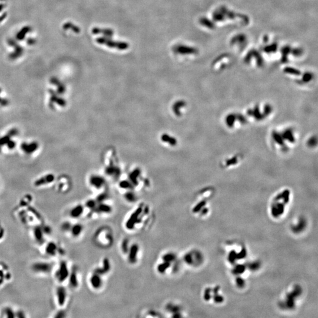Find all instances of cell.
I'll list each match as a JSON object with an SVG mask.
<instances>
[{
    "instance_id": "8992f818",
    "label": "cell",
    "mask_w": 318,
    "mask_h": 318,
    "mask_svg": "<svg viewBox=\"0 0 318 318\" xmlns=\"http://www.w3.org/2000/svg\"><path fill=\"white\" fill-rule=\"evenodd\" d=\"M54 269V263L47 261H37L32 263L30 265L31 272L39 276L50 275L53 273Z\"/></svg>"
},
{
    "instance_id": "6da1fadb",
    "label": "cell",
    "mask_w": 318,
    "mask_h": 318,
    "mask_svg": "<svg viewBox=\"0 0 318 318\" xmlns=\"http://www.w3.org/2000/svg\"><path fill=\"white\" fill-rule=\"evenodd\" d=\"M13 213L14 217L24 226L32 227L44 223L42 215L33 205L29 206L16 205L13 209Z\"/></svg>"
},
{
    "instance_id": "603a6c76",
    "label": "cell",
    "mask_w": 318,
    "mask_h": 318,
    "mask_svg": "<svg viewBox=\"0 0 318 318\" xmlns=\"http://www.w3.org/2000/svg\"><path fill=\"white\" fill-rule=\"evenodd\" d=\"M11 104V100L4 90L0 87V109H5Z\"/></svg>"
},
{
    "instance_id": "5b68a950",
    "label": "cell",
    "mask_w": 318,
    "mask_h": 318,
    "mask_svg": "<svg viewBox=\"0 0 318 318\" xmlns=\"http://www.w3.org/2000/svg\"><path fill=\"white\" fill-rule=\"evenodd\" d=\"M71 269L67 261L61 260L56 266L53 272L54 280L58 284H63L67 282Z\"/></svg>"
},
{
    "instance_id": "b9f144b4",
    "label": "cell",
    "mask_w": 318,
    "mask_h": 318,
    "mask_svg": "<svg viewBox=\"0 0 318 318\" xmlns=\"http://www.w3.org/2000/svg\"><path fill=\"white\" fill-rule=\"evenodd\" d=\"M27 315L25 312L21 309L16 310V318H26Z\"/></svg>"
},
{
    "instance_id": "8fae6325",
    "label": "cell",
    "mask_w": 318,
    "mask_h": 318,
    "mask_svg": "<svg viewBox=\"0 0 318 318\" xmlns=\"http://www.w3.org/2000/svg\"><path fill=\"white\" fill-rule=\"evenodd\" d=\"M54 299L57 306L58 309H64L66 306L69 293L67 288L63 284H58L54 292Z\"/></svg>"
},
{
    "instance_id": "ac0fdd59",
    "label": "cell",
    "mask_w": 318,
    "mask_h": 318,
    "mask_svg": "<svg viewBox=\"0 0 318 318\" xmlns=\"http://www.w3.org/2000/svg\"><path fill=\"white\" fill-rule=\"evenodd\" d=\"M110 269H111V263L108 258H106L103 259L101 266L95 268L94 272H95L96 273L101 276H103L107 273L108 272H109Z\"/></svg>"
},
{
    "instance_id": "7bdbcfd3",
    "label": "cell",
    "mask_w": 318,
    "mask_h": 318,
    "mask_svg": "<svg viewBox=\"0 0 318 318\" xmlns=\"http://www.w3.org/2000/svg\"><path fill=\"white\" fill-rule=\"evenodd\" d=\"M206 204V202L205 201L203 202H200L199 204H197L196 206H195L193 210V212L194 213H197L199 212L200 210H201L202 208L203 207V206Z\"/></svg>"
},
{
    "instance_id": "9a60e30c",
    "label": "cell",
    "mask_w": 318,
    "mask_h": 318,
    "mask_svg": "<svg viewBox=\"0 0 318 318\" xmlns=\"http://www.w3.org/2000/svg\"><path fill=\"white\" fill-rule=\"evenodd\" d=\"M80 271L77 267L74 266L71 268L70 273L68 278V284L72 289H77L80 286Z\"/></svg>"
},
{
    "instance_id": "60d3db41",
    "label": "cell",
    "mask_w": 318,
    "mask_h": 318,
    "mask_svg": "<svg viewBox=\"0 0 318 318\" xmlns=\"http://www.w3.org/2000/svg\"><path fill=\"white\" fill-rule=\"evenodd\" d=\"M5 236H6V232H5V227H4V226L2 224L0 220V243L2 242L4 240Z\"/></svg>"
},
{
    "instance_id": "f6af8a7d",
    "label": "cell",
    "mask_w": 318,
    "mask_h": 318,
    "mask_svg": "<svg viewBox=\"0 0 318 318\" xmlns=\"http://www.w3.org/2000/svg\"><path fill=\"white\" fill-rule=\"evenodd\" d=\"M272 112V107L269 104H267L264 106V115H269L270 112Z\"/></svg>"
},
{
    "instance_id": "836d02e7",
    "label": "cell",
    "mask_w": 318,
    "mask_h": 318,
    "mask_svg": "<svg viewBox=\"0 0 318 318\" xmlns=\"http://www.w3.org/2000/svg\"><path fill=\"white\" fill-rule=\"evenodd\" d=\"M97 205V202L96 200H89L86 202L84 207L87 208L89 210H90L91 212L94 211Z\"/></svg>"
},
{
    "instance_id": "83f0119b",
    "label": "cell",
    "mask_w": 318,
    "mask_h": 318,
    "mask_svg": "<svg viewBox=\"0 0 318 318\" xmlns=\"http://www.w3.org/2000/svg\"><path fill=\"white\" fill-rule=\"evenodd\" d=\"M177 259L176 255L173 252H168L164 254L162 256V260L164 262H168L172 264V263L176 262Z\"/></svg>"
},
{
    "instance_id": "e575fe53",
    "label": "cell",
    "mask_w": 318,
    "mask_h": 318,
    "mask_svg": "<svg viewBox=\"0 0 318 318\" xmlns=\"http://www.w3.org/2000/svg\"><path fill=\"white\" fill-rule=\"evenodd\" d=\"M272 136L273 139L275 141H276L279 145H283L284 141H283V138L282 136H281L279 133H278L276 131H273L272 134Z\"/></svg>"
},
{
    "instance_id": "2e32d148",
    "label": "cell",
    "mask_w": 318,
    "mask_h": 318,
    "mask_svg": "<svg viewBox=\"0 0 318 318\" xmlns=\"http://www.w3.org/2000/svg\"><path fill=\"white\" fill-rule=\"evenodd\" d=\"M139 250L140 247L137 243H133L130 245L129 252L127 254L128 262L130 264H133L137 262Z\"/></svg>"
},
{
    "instance_id": "7a4b0ae2",
    "label": "cell",
    "mask_w": 318,
    "mask_h": 318,
    "mask_svg": "<svg viewBox=\"0 0 318 318\" xmlns=\"http://www.w3.org/2000/svg\"><path fill=\"white\" fill-rule=\"evenodd\" d=\"M20 130L17 127H11L0 134V155L13 153L19 147Z\"/></svg>"
},
{
    "instance_id": "f1b7e54d",
    "label": "cell",
    "mask_w": 318,
    "mask_h": 318,
    "mask_svg": "<svg viewBox=\"0 0 318 318\" xmlns=\"http://www.w3.org/2000/svg\"><path fill=\"white\" fill-rule=\"evenodd\" d=\"M72 225H73V223H71V222H70L69 220L64 221V222H63L61 223L60 226V230L64 233L69 234V232H70V230L71 229V227L72 226Z\"/></svg>"
},
{
    "instance_id": "681fc988",
    "label": "cell",
    "mask_w": 318,
    "mask_h": 318,
    "mask_svg": "<svg viewBox=\"0 0 318 318\" xmlns=\"http://www.w3.org/2000/svg\"><path fill=\"white\" fill-rule=\"evenodd\" d=\"M0 187H1V182H0Z\"/></svg>"
},
{
    "instance_id": "7c38bea8",
    "label": "cell",
    "mask_w": 318,
    "mask_h": 318,
    "mask_svg": "<svg viewBox=\"0 0 318 318\" xmlns=\"http://www.w3.org/2000/svg\"><path fill=\"white\" fill-rule=\"evenodd\" d=\"M144 210L145 207L143 209L142 206H139L135 211L131 213L125 223V227L127 229L132 230L137 225H139V223H141L143 217L142 214L144 213Z\"/></svg>"
},
{
    "instance_id": "ba28073f",
    "label": "cell",
    "mask_w": 318,
    "mask_h": 318,
    "mask_svg": "<svg viewBox=\"0 0 318 318\" xmlns=\"http://www.w3.org/2000/svg\"><path fill=\"white\" fill-rule=\"evenodd\" d=\"M41 252L48 258H57L58 256L64 254V250L56 241H45V242L39 246Z\"/></svg>"
},
{
    "instance_id": "ee69618b",
    "label": "cell",
    "mask_w": 318,
    "mask_h": 318,
    "mask_svg": "<svg viewBox=\"0 0 318 318\" xmlns=\"http://www.w3.org/2000/svg\"><path fill=\"white\" fill-rule=\"evenodd\" d=\"M120 187L123 188H131V186L130 182H129L128 181H123L120 183Z\"/></svg>"
},
{
    "instance_id": "c3c4849f",
    "label": "cell",
    "mask_w": 318,
    "mask_h": 318,
    "mask_svg": "<svg viewBox=\"0 0 318 318\" xmlns=\"http://www.w3.org/2000/svg\"><path fill=\"white\" fill-rule=\"evenodd\" d=\"M236 117L238 118L239 121L241 123H244L246 122V118H245V117H244V116H243L242 115H241V114H239V115H238V116H237Z\"/></svg>"
},
{
    "instance_id": "ab89813d",
    "label": "cell",
    "mask_w": 318,
    "mask_h": 318,
    "mask_svg": "<svg viewBox=\"0 0 318 318\" xmlns=\"http://www.w3.org/2000/svg\"><path fill=\"white\" fill-rule=\"evenodd\" d=\"M140 174V171H139L138 170H136L134 171H133L130 175V180H131V182L134 184V185H137V176L139 175Z\"/></svg>"
},
{
    "instance_id": "1f68e13d",
    "label": "cell",
    "mask_w": 318,
    "mask_h": 318,
    "mask_svg": "<svg viewBox=\"0 0 318 318\" xmlns=\"http://www.w3.org/2000/svg\"><path fill=\"white\" fill-rule=\"evenodd\" d=\"M162 140L164 142H166V143H169V144H170L171 146H175L177 143V140L173 138V137H171L170 136H169L168 135H167L166 134H163L162 136Z\"/></svg>"
},
{
    "instance_id": "f35d334b",
    "label": "cell",
    "mask_w": 318,
    "mask_h": 318,
    "mask_svg": "<svg viewBox=\"0 0 318 318\" xmlns=\"http://www.w3.org/2000/svg\"><path fill=\"white\" fill-rule=\"evenodd\" d=\"M124 197L126 199V200L130 202V203H133L136 201V196L135 194L132 193V192H128L125 195H124Z\"/></svg>"
},
{
    "instance_id": "ffe728a7",
    "label": "cell",
    "mask_w": 318,
    "mask_h": 318,
    "mask_svg": "<svg viewBox=\"0 0 318 318\" xmlns=\"http://www.w3.org/2000/svg\"><path fill=\"white\" fill-rule=\"evenodd\" d=\"M84 226L81 223H73L69 234L73 238H74V239L78 238L83 234L84 232Z\"/></svg>"
},
{
    "instance_id": "8d00e7d4",
    "label": "cell",
    "mask_w": 318,
    "mask_h": 318,
    "mask_svg": "<svg viewBox=\"0 0 318 318\" xmlns=\"http://www.w3.org/2000/svg\"><path fill=\"white\" fill-rule=\"evenodd\" d=\"M185 105V103L184 101H180L177 102V103H175V104L174 105V107H173V110H174V112L176 113V115H179L180 114V113L179 112V109L180 108V107H183Z\"/></svg>"
},
{
    "instance_id": "484cf974",
    "label": "cell",
    "mask_w": 318,
    "mask_h": 318,
    "mask_svg": "<svg viewBox=\"0 0 318 318\" xmlns=\"http://www.w3.org/2000/svg\"><path fill=\"white\" fill-rule=\"evenodd\" d=\"M166 309L169 312L173 314L172 317L173 318H179L181 317L180 315V308L177 305H174L173 304H168L166 306Z\"/></svg>"
},
{
    "instance_id": "cb8c5ba5",
    "label": "cell",
    "mask_w": 318,
    "mask_h": 318,
    "mask_svg": "<svg viewBox=\"0 0 318 318\" xmlns=\"http://www.w3.org/2000/svg\"><path fill=\"white\" fill-rule=\"evenodd\" d=\"M112 207L109 205L104 203L103 202L99 203L95 209V210L92 212L95 213H99L101 214H110L112 212Z\"/></svg>"
},
{
    "instance_id": "277c9868",
    "label": "cell",
    "mask_w": 318,
    "mask_h": 318,
    "mask_svg": "<svg viewBox=\"0 0 318 318\" xmlns=\"http://www.w3.org/2000/svg\"><path fill=\"white\" fill-rule=\"evenodd\" d=\"M93 238L95 243L103 248L112 246L114 241L110 229L106 227H101L96 230Z\"/></svg>"
},
{
    "instance_id": "d4e9b609",
    "label": "cell",
    "mask_w": 318,
    "mask_h": 318,
    "mask_svg": "<svg viewBox=\"0 0 318 318\" xmlns=\"http://www.w3.org/2000/svg\"><path fill=\"white\" fill-rule=\"evenodd\" d=\"M105 183V181L103 178L100 176H92L90 179V184L93 187L96 188H100L103 187Z\"/></svg>"
},
{
    "instance_id": "4dcf8cb0",
    "label": "cell",
    "mask_w": 318,
    "mask_h": 318,
    "mask_svg": "<svg viewBox=\"0 0 318 318\" xmlns=\"http://www.w3.org/2000/svg\"><path fill=\"white\" fill-rule=\"evenodd\" d=\"M130 246L129 244V240L127 238L124 239L121 244V250L123 254L124 255L127 254Z\"/></svg>"
},
{
    "instance_id": "f546056e",
    "label": "cell",
    "mask_w": 318,
    "mask_h": 318,
    "mask_svg": "<svg viewBox=\"0 0 318 318\" xmlns=\"http://www.w3.org/2000/svg\"><path fill=\"white\" fill-rule=\"evenodd\" d=\"M282 137L283 139H285L290 143H293L295 141L293 133L290 130H287L284 131L283 133Z\"/></svg>"
},
{
    "instance_id": "4fadbf2b",
    "label": "cell",
    "mask_w": 318,
    "mask_h": 318,
    "mask_svg": "<svg viewBox=\"0 0 318 318\" xmlns=\"http://www.w3.org/2000/svg\"><path fill=\"white\" fill-rule=\"evenodd\" d=\"M43 225H38L31 228V236L35 243H36L39 246H41L46 241V237L47 236Z\"/></svg>"
},
{
    "instance_id": "d6a6232c",
    "label": "cell",
    "mask_w": 318,
    "mask_h": 318,
    "mask_svg": "<svg viewBox=\"0 0 318 318\" xmlns=\"http://www.w3.org/2000/svg\"><path fill=\"white\" fill-rule=\"evenodd\" d=\"M236 116L233 114H230L227 115L226 119V122L229 127H232L234 126Z\"/></svg>"
},
{
    "instance_id": "9c48e42d",
    "label": "cell",
    "mask_w": 318,
    "mask_h": 318,
    "mask_svg": "<svg viewBox=\"0 0 318 318\" xmlns=\"http://www.w3.org/2000/svg\"><path fill=\"white\" fill-rule=\"evenodd\" d=\"M72 185L70 177L67 174H63L56 176L53 186L57 193L66 194L71 190Z\"/></svg>"
},
{
    "instance_id": "7402d4cb",
    "label": "cell",
    "mask_w": 318,
    "mask_h": 318,
    "mask_svg": "<svg viewBox=\"0 0 318 318\" xmlns=\"http://www.w3.org/2000/svg\"><path fill=\"white\" fill-rule=\"evenodd\" d=\"M34 202V197L30 193H26L22 195L17 204V206H29L33 205Z\"/></svg>"
},
{
    "instance_id": "74e56055",
    "label": "cell",
    "mask_w": 318,
    "mask_h": 318,
    "mask_svg": "<svg viewBox=\"0 0 318 318\" xmlns=\"http://www.w3.org/2000/svg\"><path fill=\"white\" fill-rule=\"evenodd\" d=\"M67 317V314L64 309H58V310L54 314L53 318H64Z\"/></svg>"
},
{
    "instance_id": "30bf717a",
    "label": "cell",
    "mask_w": 318,
    "mask_h": 318,
    "mask_svg": "<svg viewBox=\"0 0 318 318\" xmlns=\"http://www.w3.org/2000/svg\"><path fill=\"white\" fill-rule=\"evenodd\" d=\"M56 179V175L51 172L44 173L36 179L33 182V186L36 188H44L53 186Z\"/></svg>"
},
{
    "instance_id": "d6986e66",
    "label": "cell",
    "mask_w": 318,
    "mask_h": 318,
    "mask_svg": "<svg viewBox=\"0 0 318 318\" xmlns=\"http://www.w3.org/2000/svg\"><path fill=\"white\" fill-rule=\"evenodd\" d=\"M89 283L92 287L95 289H99L103 286V279L101 276L93 272V273L90 276L89 279Z\"/></svg>"
},
{
    "instance_id": "d590c367",
    "label": "cell",
    "mask_w": 318,
    "mask_h": 318,
    "mask_svg": "<svg viewBox=\"0 0 318 318\" xmlns=\"http://www.w3.org/2000/svg\"><path fill=\"white\" fill-rule=\"evenodd\" d=\"M252 115L258 120H261L263 118V116L261 114V112H260L259 108L258 106H256L255 107L254 110H252Z\"/></svg>"
},
{
    "instance_id": "3957f363",
    "label": "cell",
    "mask_w": 318,
    "mask_h": 318,
    "mask_svg": "<svg viewBox=\"0 0 318 318\" xmlns=\"http://www.w3.org/2000/svg\"><path fill=\"white\" fill-rule=\"evenodd\" d=\"M64 95L48 89L47 92L46 104L48 108L53 112H59L67 106V101Z\"/></svg>"
},
{
    "instance_id": "7dc6e473",
    "label": "cell",
    "mask_w": 318,
    "mask_h": 318,
    "mask_svg": "<svg viewBox=\"0 0 318 318\" xmlns=\"http://www.w3.org/2000/svg\"><path fill=\"white\" fill-rule=\"evenodd\" d=\"M237 159L236 158H233L230 160H229L227 162V165L228 166H230V165H233V164H235L237 162Z\"/></svg>"
},
{
    "instance_id": "4316f807",
    "label": "cell",
    "mask_w": 318,
    "mask_h": 318,
    "mask_svg": "<svg viewBox=\"0 0 318 318\" xmlns=\"http://www.w3.org/2000/svg\"><path fill=\"white\" fill-rule=\"evenodd\" d=\"M171 263L167 262L162 261V263H159L157 266V271L160 274H165L170 268Z\"/></svg>"
},
{
    "instance_id": "5bb4252c",
    "label": "cell",
    "mask_w": 318,
    "mask_h": 318,
    "mask_svg": "<svg viewBox=\"0 0 318 318\" xmlns=\"http://www.w3.org/2000/svg\"><path fill=\"white\" fill-rule=\"evenodd\" d=\"M13 279V273L5 262H0V289Z\"/></svg>"
},
{
    "instance_id": "bcb514c9",
    "label": "cell",
    "mask_w": 318,
    "mask_h": 318,
    "mask_svg": "<svg viewBox=\"0 0 318 318\" xmlns=\"http://www.w3.org/2000/svg\"><path fill=\"white\" fill-rule=\"evenodd\" d=\"M316 144H317V140L316 139H314V138H311L308 141V144L310 146H314L316 145Z\"/></svg>"
},
{
    "instance_id": "52a82bcc",
    "label": "cell",
    "mask_w": 318,
    "mask_h": 318,
    "mask_svg": "<svg viewBox=\"0 0 318 318\" xmlns=\"http://www.w3.org/2000/svg\"><path fill=\"white\" fill-rule=\"evenodd\" d=\"M18 149L23 155L33 157L39 152L41 144L37 140L29 139L19 142Z\"/></svg>"
},
{
    "instance_id": "44dd1931",
    "label": "cell",
    "mask_w": 318,
    "mask_h": 318,
    "mask_svg": "<svg viewBox=\"0 0 318 318\" xmlns=\"http://www.w3.org/2000/svg\"><path fill=\"white\" fill-rule=\"evenodd\" d=\"M0 318H16V310L11 306H4L0 309Z\"/></svg>"
},
{
    "instance_id": "e0dca14e",
    "label": "cell",
    "mask_w": 318,
    "mask_h": 318,
    "mask_svg": "<svg viewBox=\"0 0 318 318\" xmlns=\"http://www.w3.org/2000/svg\"><path fill=\"white\" fill-rule=\"evenodd\" d=\"M85 212L84 206L81 204H78L73 207L69 211V214L70 218L73 219H77L81 217Z\"/></svg>"
}]
</instances>
